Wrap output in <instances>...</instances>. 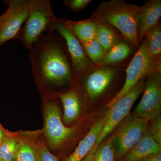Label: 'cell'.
<instances>
[{"mask_svg":"<svg viewBox=\"0 0 161 161\" xmlns=\"http://www.w3.org/2000/svg\"><path fill=\"white\" fill-rule=\"evenodd\" d=\"M63 104L62 119L66 125L72 124L79 118L81 112V91L78 86H72L58 95Z\"/></svg>","mask_w":161,"mask_h":161,"instance_id":"14","label":"cell"},{"mask_svg":"<svg viewBox=\"0 0 161 161\" xmlns=\"http://www.w3.org/2000/svg\"><path fill=\"white\" fill-rule=\"evenodd\" d=\"M0 161H5L1 159H0Z\"/></svg>","mask_w":161,"mask_h":161,"instance_id":"30","label":"cell"},{"mask_svg":"<svg viewBox=\"0 0 161 161\" xmlns=\"http://www.w3.org/2000/svg\"><path fill=\"white\" fill-rule=\"evenodd\" d=\"M40 131L30 132L29 136L30 143L34 152L36 160L58 161L57 158L48 149L46 143L43 142V140L36 139L40 135Z\"/></svg>","mask_w":161,"mask_h":161,"instance_id":"18","label":"cell"},{"mask_svg":"<svg viewBox=\"0 0 161 161\" xmlns=\"http://www.w3.org/2000/svg\"><path fill=\"white\" fill-rule=\"evenodd\" d=\"M65 23L79 41L96 39L98 23L95 20L92 19L80 21L65 20Z\"/></svg>","mask_w":161,"mask_h":161,"instance_id":"16","label":"cell"},{"mask_svg":"<svg viewBox=\"0 0 161 161\" xmlns=\"http://www.w3.org/2000/svg\"><path fill=\"white\" fill-rule=\"evenodd\" d=\"M159 152H161V146L148 133L147 129L140 140L118 161H139L150 154Z\"/></svg>","mask_w":161,"mask_h":161,"instance_id":"15","label":"cell"},{"mask_svg":"<svg viewBox=\"0 0 161 161\" xmlns=\"http://www.w3.org/2000/svg\"><path fill=\"white\" fill-rule=\"evenodd\" d=\"M43 129L42 130L47 146L56 151L70 149L80 142L93 124L92 117H84L71 127L62 122L61 112L58 104L52 99L44 103Z\"/></svg>","mask_w":161,"mask_h":161,"instance_id":"2","label":"cell"},{"mask_svg":"<svg viewBox=\"0 0 161 161\" xmlns=\"http://www.w3.org/2000/svg\"><path fill=\"white\" fill-rule=\"evenodd\" d=\"M161 16V0H150L141 6L137 21L139 43L148 31L158 23Z\"/></svg>","mask_w":161,"mask_h":161,"instance_id":"12","label":"cell"},{"mask_svg":"<svg viewBox=\"0 0 161 161\" xmlns=\"http://www.w3.org/2000/svg\"><path fill=\"white\" fill-rule=\"evenodd\" d=\"M139 161H161V152L150 154Z\"/></svg>","mask_w":161,"mask_h":161,"instance_id":"27","label":"cell"},{"mask_svg":"<svg viewBox=\"0 0 161 161\" xmlns=\"http://www.w3.org/2000/svg\"><path fill=\"white\" fill-rule=\"evenodd\" d=\"M49 0H28V14L25 25L16 38L29 49L35 41L57 19Z\"/></svg>","mask_w":161,"mask_h":161,"instance_id":"4","label":"cell"},{"mask_svg":"<svg viewBox=\"0 0 161 161\" xmlns=\"http://www.w3.org/2000/svg\"><path fill=\"white\" fill-rule=\"evenodd\" d=\"M147 77L143 95L133 114L150 121L161 116V72Z\"/></svg>","mask_w":161,"mask_h":161,"instance_id":"8","label":"cell"},{"mask_svg":"<svg viewBox=\"0 0 161 161\" xmlns=\"http://www.w3.org/2000/svg\"><path fill=\"white\" fill-rule=\"evenodd\" d=\"M51 26L64 39L66 43L74 75L80 78L91 71L92 64L79 40L62 18H57Z\"/></svg>","mask_w":161,"mask_h":161,"instance_id":"7","label":"cell"},{"mask_svg":"<svg viewBox=\"0 0 161 161\" xmlns=\"http://www.w3.org/2000/svg\"><path fill=\"white\" fill-rule=\"evenodd\" d=\"M80 42L89 59L94 63L99 64L106 52L96 39Z\"/></svg>","mask_w":161,"mask_h":161,"instance_id":"23","label":"cell"},{"mask_svg":"<svg viewBox=\"0 0 161 161\" xmlns=\"http://www.w3.org/2000/svg\"><path fill=\"white\" fill-rule=\"evenodd\" d=\"M30 132H22L14 161H36L29 141Z\"/></svg>","mask_w":161,"mask_h":161,"instance_id":"21","label":"cell"},{"mask_svg":"<svg viewBox=\"0 0 161 161\" xmlns=\"http://www.w3.org/2000/svg\"><path fill=\"white\" fill-rule=\"evenodd\" d=\"M132 52L130 47L125 43H116L105 54L100 65L102 67H108L123 61L130 56Z\"/></svg>","mask_w":161,"mask_h":161,"instance_id":"17","label":"cell"},{"mask_svg":"<svg viewBox=\"0 0 161 161\" xmlns=\"http://www.w3.org/2000/svg\"><path fill=\"white\" fill-rule=\"evenodd\" d=\"M96 22L98 23L96 40L106 52L117 43V36L105 23Z\"/></svg>","mask_w":161,"mask_h":161,"instance_id":"22","label":"cell"},{"mask_svg":"<svg viewBox=\"0 0 161 161\" xmlns=\"http://www.w3.org/2000/svg\"><path fill=\"white\" fill-rule=\"evenodd\" d=\"M141 9V6L122 0L102 1L92 13V19L114 26L138 48L137 21Z\"/></svg>","mask_w":161,"mask_h":161,"instance_id":"3","label":"cell"},{"mask_svg":"<svg viewBox=\"0 0 161 161\" xmlns=\"http://www.w3.org/2000/svg\"><path fill=\"white\" fill-rule=\"evenodd\" d=\"M144 39L150 53L157 60H161V29L158 23L147 32Z\"/></svg>","mask_w":161,"mask_h":161,"instance_id":"20","label":"cell"},{"mask_svg":"<svg viewBox=\"0 0 161 161\" xmlns=\"http://www.w3.org/2000/svg\"><path fill=\"white\" fill-rule=\"evenodd\" d=\"M30 48L33 74L44 98L58 97L59 91L72 83L74 75L63 38L52 26Z\"/></svg>","mask_w":161,"mask_h":161,"instance_id":"1","label":"cell"},{"mask_svg":"<svg viewBox=\"0 0 161 161\" xmlns=\"http://www.w3.org/2000/svg\"><path fill=\"white\" fill-rule=\"evenodd\" d=\"M98 146V145H97V144H95V146L93 147V148H92V150L90 151L89 153L88 154V155L82 161H92L94 153H95Z\"/></svg>","mask_w":161,"mask_h":161,"instance_id":"29","label":"cell"},{"mask_svg":"<svg viewBox=\"0 0 161 161\" xmlns=\"http://www.w3.org/2000/svg\"><path fill=\"white\" fill-rule=\"evenodd\" d=\"M6 11L0 16V46L16 38L28 14V0H10Z\"/></svg>","mask_w":161,"mask_h":161,"instance_id":"10","label":"cell"},{"mask_svg":"<svg viewBox=\"0 0 161 161\" xmlns=\"http://www.w3.org/2000/svg\"><path fill=\"white\" fill-rule=\"evenodd\" d=\"M92 161H115L111 136L106 142L98 145Z\"/></svg>","mask_w":161,"mask_h":161,"instance_id":"24","label":"cell"},{"mask_svg":"<svg viewBox=\"0 0 161 161\" xmlns=\"http://www.w3.org/2000/svg\"><path fill=\"white\" fill-rule=\"evenodd\" d=\"M91 0H64V4L72 11L77 12L83 10L91 3Z\"/></svg>","mask_w":161,"mask_h":161,"instance_id":"26","label":"cell"},{"mask_svg":"<svg viewBox=\"0 0 161 161\" xmlns=\"http://www.w3.org/2000/svg\"><path fill=\"white\" fill-rule=\"evenodd\" d=\"M85 75L84 86L87 97L92 101L99 98L106 91L114 80L116 72L109 67H102Z\"/></svg>","mask_w":161,"mask_h":161,"instance_id":"11","label":"cell"},{"mask_svg":"<svg viewBox=\"0 0 161 161\" xmlns=\"http://www.w3.org/2000/svg\"><path fill=\"white\" fill-rule=\"evenodd\" d=\"M145 80L143 79L129 93L120 98L109 108L106 114V119L103 130L97 139L96 144L99 145L104 139L113 132L115 127L129 114L133 104L145 88Z\"/></svg>","mask_w":161,"mask_h":161,"instance_id":"9","label":"cell"},{"mask_svg":"<svg viewBox=\"0 0 161 161\" xmlns=\"http://www.w3.org/2000/svg\"><path fill=\"white\" fill-rule=\"evenodd\" d=\"M22 136V132L9 131L5 140L0 146V159L5 161H14L17 148Z\"/></svg>","mask_w":161,"mask_h":161,"instance_id":"19","label":"cell"},{"mask_svg":"<svg viewBox=\"0 0 161 161\" xmlns=\"http://www.w3.org/2000/svg\"><path fill=\"white\" fill-rule=\"evenodd\" d=\"M149 122L130 114L115 127L111 136L115 161L119 160L140 140L147 131Z\"/></svg>","mask_w":161,"mask_h":161,"instance_id":"6","label":"cell"},{"mask_svg":"<svg viewBox=\"0 0 161 161\" xmlns=\"http://www.w3.org/2000/svg\"><path fill=\"white\" fill-rule=\"evenodd\" d=\"M9 132V131L5 129L0 123V146L5 140Z\"/></svg>","mask_w":161,"mask_h":161,"instance_id":"28","label":"cell"},{"mask_svg":"<svg viewBox=\"0 0 161 161\" xmlns=\"http://www.w3.org/2000/svg\"><path fill=\"white\" fill-rule=\"evenodd\" d=\"M155 72H161V60L150 53L146 39H144L136 53L126 70V79L123 86L108 103L110 108L120 98L129 93L146 76Z\"/></svg>","mask_w":161,"mask_h":161,"instance_id":"5","label":"cell"},{"mask_svg":"<svg viewBox=\"0 0 161 161\" xmlns=\"http://www.w3.org/2000/svg\"><path fill=\"white\" fill-rule=\"evenodd\" d=\"M106 115L95 122L90 130L78 143L74 151L64 161H82L96 144L97 139L103 130Z\"/></svg>","mask_w":161,"mask_h":161,"instance_id":"13","label":"cell"},{"mask_svg":"<svg viewBox=\"0 0 161 161\" xmlns=\"http://www.w3.org/2000/svg\"><path fill=\"white\" fill-rule=\"evenodd\" d=\"M148 124L147 132L155 140L159 146H161V117L150 121Z\"/></svg>","mask_w":161,"mask_h":161,"instance_id":"25","label":"cell"}]
</instances>
